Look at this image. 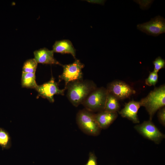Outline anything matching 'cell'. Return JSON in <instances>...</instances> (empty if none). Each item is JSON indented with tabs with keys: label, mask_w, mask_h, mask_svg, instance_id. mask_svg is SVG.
I'll return each instance as SVG.
<instances>
[{
	"label": "cell",
	"mask_w": 165,
	"mask_h": 165,
	"mask_svg": "<svg viewBox=\"0 0 165 165\" xmlns=\"http://www.w3.org/2000/svg\"><path fill=\"white\" fill-rule=\"evenodd\" d=\"M120 108L119 100L112 94L108 92L104 110L112 112H117Z\"/></svg>",
	"instance_id": "obj_14"
},
{
	"label": "cell",
	"mask_w": 165,
	"mask_h": 165,
	"mask_svg": "<svg viewBox=\"0 0 165 165\" xmlns=\"http://www.w3.org/2000/svg\"><path fill=\"white\" fill-rule=\"evenodd\" d=\"M53 53L52 50H50L46 48H41L34 51V59L37 63L62 65L54 58Z\"/></svg>",
	"instance_id": "obj_11"
},
{
	"label": "cell",
	"mask_w": 165,
	"mask_h": 165,
	"mask_svg": "<svg viewBox=\"0 0 165 165\" xmlns=\"http://www.w3.org/2000/svg\"><path fill=\"white\" fill-rule=\"evenodd\" d=\"M97 87L92 81L83 79L69 83L65 88L67 89V97L75 106L82 104L89 94Z\"/></svg>",
	"instance_id": "obj_1"
},
{
	"label": "cell",
	"mask_w": 165,
	"mask_h": 165,
	"mask_svg": "<svg viewBox=\"0 0 165 165\" xmlns=\"http://www.w3.org/2000/svg\"><path fill=\"white\" fill-rule=\"evenodd\" d=\"M141 107L139 101H131L125 104L124 108L119 112V113L123 117L127 119L134 123H138L140 121L138 112Z\"/></svg>",
	"instance_id": "obj_10"
},
{
	"label": "cell",
	"mask_w": 165,
	"mask_h": 165,
	"mask_svg": "<svg viewBox=\"0 0 165 165\" xmlns=\"http://www.w3.org/2000/svg\"><path fill=\"white\" fill-rule=\"evenodd\" d=\"M35 79V73L22 72L21 79L22 86L35 90L38 86Z\"/></svg>",
	"instance_id": "obj_15"
},
{
	"label": "cell",
	"mask_w": 165,
	"mask_h": 165,
	"mask_svg": "<svg viewBox=\"0 0 165 165\" xmlns=\"http://www.w3.org/2000/svg\"><path fill=\"white\" fill-rule=\"evenodd\" d=\"M62 66L63 72L59 78L60 81H64L65 88L70 82L82 79V69L84 67V65L79 60L76 59L73 63Z\"/></svg>",
	"instance_id": "obj_5"
},
{
	"label": "cell",
	"mask_w": 165,
	"mask_h": 165,
	"mask_svg": "<svg viewBox=\"0 0 165 165\" xmlns=\"http://www.w3.org/2000/svg\"><path fill=\"white\" fill-rule=\"evenodd\" d=\"M139 102L141 106L144 107L148 112L149 120H152L156 112L165 106V84L155 88Z\"/></svg>",
	"instance_id": "obj_2"
},
{
	"label": "cell",
	"mask_w": 165,
	"mask_h": 165,
	"mask_svg": "<svg viewBox=\"0 0 165 165\" xmlns=\"http://www.w3.org/2000/svg\"><path fill=\"white\" fill-rule=\"evenodd\" d=\"M76 121L80 129L86 134L97 136L101 131L95 118V114L86 109L80 110L76 116Z\"/></svg>",
	"instance_id": "obj_4"
},
{
	"label": "cell",
	"mask_w": 165,
	"mask_h": 165,
	"mask_svg": "<svg viewBox=\"0 0 165 165\" xmlns=\"http://www.w3.org/2000/svg\"><path fill=\"white\" fill-rule=\"evenodd\" d=\"M117 112H112L104 110L95 114V119L101 129L107 128L116 119Z\"/></svg>",
	"instance_id": "obj_12"
},
{
	"label": "cell",
	"mask_w": 165,
	"mask_h": 165,
	"mask_svg": "<svg viewBox=\"0 0 165 165\" xmlns=\"http://www.w3.org/2000/svg\"><path fill=\"white\" fill-rule=\"evenodd\" d=\"M38 63L34 58L26 61L24 63L22 72L35 73Z\"/></svg>",
	"instance_id": "obj_17"
},
{
	"label": "cell",
	"mask_w": 165,
	"mask_h": 165,
	"mask_svg": "<svg viewBox=\"0 0 165 165\" xmlns=\"http://www.w3.org/2000/svg\"><path fill=\"white\" fill-rule=\"evenodd\" d=\"M53 52L71 54L75 58L76 50L72 43L68 40H62L55 42L53 46Z\"/></svg>",
	"instance_id": "obj_13"
},
{
	"label": "cell",
	"mask_w": 165,
	"mask_h": 165,
	"mask_svg": "<svg viewBox=\"0 0 165 165\" xmlns=\"http://www.w3.org/2000/svg\"><path fill=\"white\" fill-rule=\"evenodd\" d=\"M35 90L40 96L53 103L54 101V96L56 94L64 95L66 89H60L57 83L55 81L53 78L52 77L49 81L38 86Z\"/></svg>",
	"instance_id": "obj_9"
},
{
	"label": "cell",
	"mask_w": 165,
	"mask_h": 165,
	"mask_svg": "<svg viewBox=\"0 0 165 165\" xmlns=\"http://www.w3.org/2000/svg\"><path fill=\"white\" fill-rule=\"evenodd\" d=\"M158 73L154 71L150 72L148 78L145 81V84L149 86H155L158 80Z\"/></svg>",
	"instance_id": "obj_18"
},
{
	"label": "cell",
	"mask_w": 165,
	"mask_h": 165,
	"mask_svg": "<svg viewBox=\"0 0 165 165\" xmlns=\"http://www.w3.org/2000/svg\"><path fill=\"white\" fill-rule=\"evenodd\" d=\"M109 93L119 100L130 97L136 91L129 84L121 80H115L109 83L106 88Z\"/></svg>",
	"instance_id": "obj_8"
},
{
	"label": "cell",
	"mask_w": 165,
	"mask_h": 165,
	"mask_svg": "<svg viewBox=\"0 0 165 165\" xmlns=\"http://www.w3.org/2000/svg\"><path fill=\"white\" fill-rule=\"evenodd\" d=\"M86 165H97L96 157L93 153L90 154L89 160Z\"/></svg>",
	"instance_id": "obj_21"
},
{
	"label": "cell",
	"mask_w": 165,
	"mask_h": 165,
	"mask_svg": "<svg viewBox=\"0 0 165 165\" xmlns=\"http://www.w3.org/2000/svg\"><path fill=\"white\" fill-rule=\"evenodd\" d=\"M153 64L154 66L153 71L157 73L160 70L165 67V60L160 56L155 59L153 61Z\"/></svg>",
	"instance_id": "obj_19"
},
{
	"label": "cell",
	"mask_w": 165,
	"mask_h": 165,
	"mask_svg": "<svg viewBox=\"0 0 165 165\" xmlns=\"http://www.w3.org/2000/svg\"><path fill=\"white\" fill-rule=\"evenodd\" d=\"M108 94L106 88H97L89 94L82 104L86 109L91 112L103 111Z\"/></svg>",
	"instance_id": "obj_3"
},
{
	"label": "cell",
	"mask_w": 165,
	"mask_h": 165,
	"mask_svg": "<svg viewBox=\"0 0 165 165\" xmlns=\"http://www.w3.org/2000/svg\"><path fill=\"white\" fill-rule=\"evenodd\" d=\"M134 128L144 137L156 144H159L165 137V135L160 131L152 120L144 121L135 125Z\"/></svg>",
	"instance_id": "obj_6"
},
{
	"label": "cell",
	"mask_w": 165,
	"mask_h": 165,
	"mask_svg": "<svg viewBox=\"0 0 165 165\" xmlns=\"http://www.w3.org/2000/svg\"><path fill=\"white\" fill-rule=\"evenodd\" d=\"M12 146L11 139L7 131L0 127V146L2 150L9 149Z\"/></svg>",
	"instance_id": "obj_16"
},
{
	"label": "cell",
	"mask_w": 165,
	"mask_h": 165,
	"mask_svg": "<svg viewBox=\"0 0 165 165\" xmlns=\"http://www.w3.org/2000/svg\"><path fill=\"white\" fill-rule=\"evenodd\" d=\"M137 28L148 35L156 36L165 32V19L157 16L149 21L138 24Z\"/></svg>",
	"instance_id": "obj_7"
},
{
	"label": "cell",
	"mask_w": 165,
	"mask_h": 165,
	"mask_svg": "<svg viewBox=\"0 0 165 165\" xmlns=\"http://www.w3.org/2000/svg\"><path fill=\"white\" fill-rule=\"evenodd\" d=\"M157 116L160 123L163 126H165V107L160 109L158 111Z\"/></svg>",
	"instance_id": "obj_20"
}]
</instances>
